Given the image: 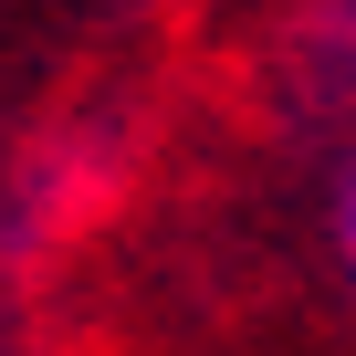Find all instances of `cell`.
I'll return each instance as SVG.
<instances>
[{
	"label": "cell",
	"mask_w": 356,
	"mask_h": 356,
	"mask_svg": "<svg viewBox=\"0 0 356 356\" xmlns=\"http://www.w3.org/2000/svg\"><path fill=\"white\" fill-rule=\"evenodd\" d=\"M335 252H346V283H356V168H346V189H335Z\"/></svg>",
	"instance_id": "1"
}]
</instances>
